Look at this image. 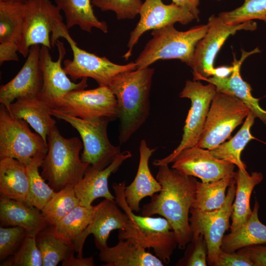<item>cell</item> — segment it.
<instances>
[{"label":"cell","instance_id":"4fadbf2b","mask_svg":"<svg viewBox=\"0 0 266 266\" xmlns=\"http://www.w3.org/2000/svg\"><path fill=\"white\" fill-rule=\"evenodd\" d=\"M61 10L50 0H29L24 3V22L18 52L27 57L30 47L40 45L52 48L50 34L63 22Z\"/></svg>","mask_w":266,"mask_h":266},{"label":"cell","instance_id":"bcb514c9","mask_svg":"<svg viewBox=\"0 0 266 266\" xmlns=\"http://www.w3.org/2000/svg\"><path fill=\"white\" fill-rule=\"evenodd\" d=\"M174 3L184 7L189 10L195 16L199 19L200 11L198 8L199 0H172Z\"/></svg>","mask_w":266,"mask_h":266},{"label":"cell","instance_id":"83f0119b","mask_svg":"<svg viewBox=\"0 0 266 266\" xmlns=\"http://www.w3.org/2000/svg\"><path fill=\"white\" fill-rule=\"evenodd\" d=\"M263 178L261 172L255 171L249 174L247 171L238 169L235 178L236 190L233 205L231 232L243 224L251 216V195L254 187L262 182Z\"/></svg>","mask_w":266,"mask_h":266},{"label":"cell","instance_id":"2e32d148","mask_svg":"<svg viewBox=\"0 0 266 266\" xmlns=\"http://www.w3.org/2000/svg\"><path fill=\"white\" fill-rule=\"evenodd\" d=\"M139 14V20L130 34L128 51L123 56L126 60L131 56L133 46L140 37L146 31L177 22L186 25L196 19L187 9L173 2L166 4L162 0H145L142 3Z\"/></svg>","mask_w":266,"mask_h":266},{"label":"cell","instance_id":"30bf717a","mask_svg":"<svg viewBox=\"0 0 266 266\" xmlns=\"http://www.w3.org/2000/svg\"><path fill=\"white\" fill-rule=\"evenodd\" d=\"M216 93L215 86L211 83L204 85L199 81H186L179 96L189 99L191 106L183 128L182 139L172 153L165 158L155 160L153 162L154 166L168 165L173 162L181 151L198 145Z\"/></svg>","mask_w":266,"mask_h":266},{"label":"cell","instance_id":"836d02e7","mask_svg":"<svg viewBox=\"0 0 266 266\" xmlns=\"http://www.w3.org/2000/svg\"><path fill=\"white\" fill-rule=\"evenodd\" d=\"M24 22V3L0 2V42L18 44Z\"/></svg>","mask_w":266,"mask_h":266},{"label":"cell","instance_id":"277c9868","mask_svg":"<svg viewBox=\"0 0 266 266\" xmlns=\"http://www.w3.org/2000/svg\"><path fill=\"white\" fill-rule=\"evenodd\" d=\"M48 151L40 167L41 174L56 192L74 186L89 166L80 157L82 142L77 137L65 138L55 126L47 136Z\"/></svg>","mask_w":266,"mask_h":266},{"label":"cell","instance_id":"e0dca14e","mask_svg":"<svg viewBox=\"0 0 266 266\" xmlns=\"http://www.w3.org/2000/svg\"><path fill=\"white\" fill-rule=\"evenodd\" d=\"M172 163V168L184 175L198 177L203 183L235 173L234 164L215 158L210 150L197 145L181 151Z\"/></svg>","mask_w":266,"mask_h":266},{"label":"cell","instance_id":"6da1fadb","mask_svg":"<svg viewBox=\"0 0 266 266\" xmlns=\"http://www.w3.org/2000/svg\"><path fill=\"white\" fill-rule=\"evenodd\" d=\"M158 167L156 179L161 190L143 205L141 215L158 214L166 219L175 234L178 248L184 249L192 240L189 215L195 199L197 180L170 169L168 165Z\"/></svg>","mask_w":266,"mask_h":266},{"label":"cell","instance_id":"ee69618b","mask_svg":"<svg viewBox=\"0 0 266 266\" xmlns=\"http://www.w3.org/2000/svg\"><path fill=\"white\" fill-rule=\"evenodd\" d=\"M18 46L16 43L13 42H3L0 44V65L4 62L18 61L17 55Z\"/></svg>","mask_w":266,"mask_h":266},{"label":"cell","instance_id":"60d3db41","mask_svg":"<svg viewBox=\"0 0 266 266\" xmlns=\"http://www.w3.org/2000/svg\"><path fill=\"white\" fill-rule=\"evenodd\" d=\"M192 243L194 244L193 249L186 261L185 266H207V248L203 236L200 234L196 240Z\"/></svg>","mask_w":266,"mask_h":266},{"label":"cell","instance_id":"c3c4849f","mask_svg":"<svg viewBox=\"0 0 266 266\" xmlns=\"http://www.w3.org/2000/svg\"><path fill=\"white\" fill-rule=\"evenodd\" d=\"M29 0H0V2H16L24 3Z\"/></svg>","mask_w":266,"mask_h":266},{"label":"cell","instance_id":"ab89813d","mask_svg":"<svg viewBox=\"0 0 266 266\" xmlns=\"http://www.w3.org/2000/svg\"><path fill=\"white\" fill-rule=\"evenodd\" d=\"M27 235L26 231L19 226L0 227V260L14 255Z\"/></svg>","mask_w":266,"mask_h":266},{"label":"cell","instance_id":"8992f818","mask_svg":"<svg viewBox=\"0 0 266 266\" xmlns=\"http://www.w3.org/2000/svg\"><path fill=\"white\" fill-rule=\"evenodd\" d=\"M65 38L69 44L73 54L72 60L64 61V69L73 81L83 78H92L100 86H107L116 74L136 69L135 62L127 65L116 64L105 57H99L80 48L70 35L68 29L63 22L57 24L51 36L52 47L59 37Z\"/></svg>","mask_w":266,"mask_h":266},{"label":"cell","instance_id":"ba28073f","mask_svg":"<svg viewBox=\"0 0 266 266\" xmlns=\"http://www.w3.org/2000/svg\"><path fill=\"white\" fill-rule=\"evenodd\" d=\"M251 112L235 97L216 91L198 146L211 150L223 143Z\"/></svg>","mask_w":266,"mask_h":266},{"label":"cell","instance_id":"8fae6325","mask_svg":"<svg viewBox=\"0 0 266 266\" xmlns=\"http://www.w3.org/2000/svg\"><path fill=\"white\" fill-rule=\"evenodd\" d=\"M235 190V179L228 188L225 201L221 208L211 211L190 209L191 241H196L200 234L203 236L207 248V262L209 266H218V256L224 233L231 226L230 219L233 212Z\"/></svg>","mask_w":266,"mask_h":266},{"label":"cell","instance_id":"7a4b0ae2","mask_svg":"<svg viewBox=\"0 0 266 266\" xmlns=\"http://www.w3.org/2000/svg\"><path fill=\"white\" fill-rule=\"evenodd\" d=\"M154 72L149 67L120 72L107 86L117 101L120 144L128 141L149 116Z\"/></svg>","mask_w":266,"mask_h":266},{"label":"cell","instance_id":"9a60e30c","mask_svg":"<svg viewBox=\"0 0 266 266\" xmlns=\"http://www.w3.org/2000/svg\"><path fill=\"white\" fill-rule=\"evenodd\" d=\"M58 110L85 120L106 118L113 121L118 117L116 98L106 86L72 91L65 96Z\"/></svg>","mask_w":266,"mask_h":266},{"label":"cell","instance_id":"1f68e13d","mask_svg":"<svg viewBox=\"0 0 266 266\" xmlns=\"http://www.w3.org/2000/svg\"><path fill=\"white\" fill-rule=\"evenodd\" d=\"M236 172L219 180L202 182L197 181L195 200L191 208L211 211L221 208L226 198V191L235 179Z\"/></svg>","mask_w":266,"mask_h":266},{"label":"cell","instance_id":"74e56055","mask_svg":"<svg viewBox=\"0 0 266 266\" xmlns=\"http://www.w3.org/2000/svg\"><path fill=\"white\" fill-rule=\"evenodd\" d=\"M1 266H43L40 251L37 245L36 237L27 235L18 251Z\"/></svg>","mask_w":266,"mask_h":266},{"label":"cell","instance_id":"8d00e7d4","mask_svg":"<svg viewBox=\"0 0 266 266\" xmlns=\"http://www.w3.org/2000/svg\"><path fill=\"white\" fill-rule=\"evenodd\" d=\"M218 16L229 25H237L254 19L266 23V0H244L239 7L221 12Z\"/></svg>","mask_w":266,"mask_h":266},{"label":"cell","instance_id":"52a82bcc","mask_svg":"<svg viewBox=\"0 0 266 266\" xmlns=\"http://www.w3.org/2000/svg\"><path fill=\"white\" fill-rule=\"evenodd\" d=\"M51 114L62 119L75 128L82 139L83 151L81 159L83 163L98 169L110 165L121 152L119 146L113 145L107 132L109 118L85 120L72 116L60 110L51 109Z\"/></svg>","mask_w":266,"mask_h":266},{"label":"cell","instance_id":"4316f807","mask_svg":"<svg viewBox=\"0 0 266 266\" xmlns=\"http://www.w3.org/2000/svg\"><path fill=\"white\" fill-rule=\"evenodd\" d=\"M259 205L257 200L248 219L237 229L223 237L221 249L234 252L243 247L266 243V226L259 219Z\"/></svg>","mask_w":266,"mask_h":266},{"label":"cell","instance_id":"9c48e42d","mask_svg":"<svg viewBox=\"0 0 266 266\" xmlns=\"http://www.w3.org/2000/svg\"><path fill=\"white\" fill-rule=\"evenodd\" d=\"M48 144L30 129L25 120L13 116L3 104L0 106V159L12 158L27 166L32 159L46 155Z\"/></svg>","mask_w":266,"mask_h":266},{"label":"cell","instance_id":"e575fe53","mask_svg":"<svg viewBox=\"0 0 266 266\" xmlns=\"http://www.w3.org/2000/svg\"><path fill=\"white\" fill-rule=\"evenodd\" d=\"M36 242L42 256L43 266H56L67 259L75 251L73 244L60 240L47 229L36 235Z\"/></svg>","mask_w":266,"mask_h":266},{"label":"cell","instance_id":"ffe728a7","mask_svg":"<svg viewBox=\"0 0 266 266\" xmlns=\"http://www.w3.org/2000/svg\"><path fill=\"white\" fill-rule=\"evenodd\" d=\"M132 156L131 152L126 150L121 152L103 169H98L89 165L83 178L74 186L80 204L91 207L92 202L100 198L115 200V197L109 190V177L118 170L124 161Z\"/></svg>","mask_w":266,"mask_h":266},{"label":"cell","instance_id":"5bb4252c","mask_svg":"<svg viewBox=\"0 0 266 266\" xmlns=\"http://www.w3.org/2000/svg\"><path fill=\"white\" fill-rule=\"evenodd\" d=\"M55 45L59 53L58 58L56 61L52 60L50 49L46 46H41L39 60L43 84L37 97L51 109L58 110L68 93L87 87L88 78H83L78 83L72 82L69 79L62 66V62L66 54L64 43L58 39Z\"/></svg>","mask_w":266,"mask_h":266},{"label":"cell","instance_id":"7bdbcfd3","mask_svg":"<svg viewBox=\"0 0 266 266\" xmlns=\"http://www.w3.org/2000/svg\"><path fill=\"white\" fill-rule=\"evenodd\" d=\"M218 266H253L246 256L237 252H226L221 249L218 256Z\"/></svg>","mask_w":266,"mask_h":266},{"label":"cell","instance_id":"681fc988","mask_svg":"<svg viewBox=\"0 0 266 266\" xmlns=\"http://www.w3.org/2000/svg\"></svg>","mask_w":266,"mask_h":266},{"label":"cell","instance_id":"4dcf8cb0","mask_svg":"<svg viewBox=\"0 0 266 266\" xmlns=\"http://www.w3.org/2000/svg\"><path fill=\"white\" fill-rule=\"evenodd\" d=\"M255 118V115L250 112L236 134L228 141L223 142L210 150L211 155L217 159L234 164L238 169L246 171V165L241 159V153L250 140L256 139L250 132Z\"/></svg>","mask_w":266,"mask_h":266},{"label":"cell","instance_id":"ac0fdd59","mask_svg":"<svg viewBox=\"0 0 266 266\" xmlns=\"http://www.w3.org/2000/svg\"><path fill=\"white\" fill-rule=\"evenodd\" d=\"M119 207L115 200L105 199L95 205L89 225L73 243L77 257H83V247L89 234H93L96 246L99 249L107 245V240L112 231L125 229L128 217Z\"/></svg>","mask_w":266,"mask_h":266},{"label":"cell","instance_id":"f35d334b","mask_svg":"<svg viewBox=\"0 0 266 266\" xmlns=\"http://www.w3.org/2000/svg\"><path fill=\"white\" fill-rule=\"evenodd\" d=\"M141 0H93V5L103 11H112L119 20L133 19L139 14Z\"/></svg>","mask_w":266,"mask_h":266},{"label":"cell","instance_id":"5b68a950","mask_svg":"<svg viewBox=\"0 0 266 266\" xmlns=\"http://www.w3.org/2000/svg\"><path fill=\"white\" fill-rule=\"evenodd\" d=\"M207 29L205 24L183 32L171 25L153 30V37L134 62L136 69L147 67L161 59H178L191 66L196 45Z\"/></svg>","mask_w":266,"mask_h":266},{"label":"cell","instance_id":"f546056e","mask_svg":"<svg viewBox=\"0 0 266 266\" xmlns=\"http://www.w3.org/2000/svg\"><path fill=\"white\" fill-rule=\"evenodd\" d=\"M95 205L86 207L79 205L48 231L60 240L73 244L89 225Z\"/></svg>","mask_w":266,"mask_h":266},{"label":"cell","instance_id":"7402d4cb","mask_svg":"<svg viewBox=\"0 0 266 266\" xmlns=\"http://www.w3.org/2000/svg\"><path fill=\"white\" fill-rule=\"evenodd\" d=\"M139 160L136 175L133 182L125 187L124 196L126 202L133 211L140 210L141 200L147 197L151 198L161 190V186L152 174L149 166L150 158L155 148H150L145 140L140 141Z\"/></svg>","mask_w":266,"mask_h":266},{"label":"cell","instance_id":"7dc6e473","mask_svg":"<svg viewBox=\"0 0 266 266\" xmlns=\"http://www.w3.org/2000/svg\"><path fill=\"white\" fill-rule=\"evenodd\" d=\"M233 70V66H222L215 68V73L214 76L220 77H225L231 75Z\"/></svg>","mask_w":266,"mask_h":266},{"label":"cell","instance_id":"d6986e66","mask_svg":"<svg viewBox=\"0 0 266 266\" xmlns=\"http://www.w3.org/2000/svg\"><path fill=\"white\" fill-rule=\"evenodd\" d=\"M40 45L32 46L27 59L17 75L0 88V102L7 108L19 98L37 97L43 84L40 64Z\"/></svg>","mask_w":266,"mask_h":266},{"label":"cell","instance_id":"44dd1931","mask_svg":"<svg viewBox=\"0 0 266 266\" xmlns=\"http://www.w3.org/2000/svg\"><path fill=\"white\" fill-rule=\"evenodd\" d=\"M260 52L256 48L253 51H243L240 60L234 58L233 63V70L230 75L225 77L212 76L204 79L205 81L214 85L216 91L233 96L242 101L255 115L266 125V110L260 106L259 101L260 99L254 98L252 94V88L243 80L240 75V66L242 62L249 56Z\"/></svg>","mask_w":266,"mask_h":266},{"label":"cell","instance_id":"cb8c5ba5","mask_svg":"<svg viewBox=\"0 0 266 266\" xmlns=\"http://www.w3.org/2000/svg\"><path fill=\"white\" fill-rule=\"evenodd\" d=\"M99 258L105 266H163L156 256L146 251L138 244L128 239H119L112 247L98 249Z\"/></svg>","mask_w":266,"mask_h":266},{"label":"cell","instance_id":"7c38bea8","mask_svg":"<svg viewBox=\"0 0 266 266\" xmlns=\"http://www.w3.org/2000/svg\"><path fill=\"white\" fill-rule=\"evenodd\" d=\"M207 31L196 45L192 63L193 80H204L215 73V58L220 48L231 35L240 30L254 31L257 23L247 21L237 25H229L218 15L208 19Z\"/></svg>","mask_w":266,"mask_h":266},{"label":"cell","instance_id":"3957f363","mask_svg":"<svg viewBox=\"0 0 266 266\" xmlns=\"http://www.w3.org/2000/svg\"><path fill=\"white\" fill-rule=\"evenodd\" d=\"M125 181L114 183L115 201L127 215L125 229L119 230V239L130 240L144 249L152 248L163 263L168 264L171 256L178 246L175 234L168 221L164 217L137 215L128 206L124 194Z\"/></svg>","mask_w":266,"mask_h":266},{"label":"cell","instance_id":"d4e9b609","mask_svg":"<svg viewBox=\"0 0 266 266\" xmlns=\"http://www.w3.org/2000/svg\"><path fill=\"white\" fill-rule=\"evenodd\" d=\"M7 109L14 117L26 121L47 143V136L56 122L45 102L37 97L19 98Z\"/></svg>","mask_w":266,"mask_h":266},{"label":"cell","instance_id":"f1b7e54d","mask_svg":"<svg viewBox=\"0 0 266 266\" xmlns=\"http://www.w3.org/2000/svg\"><path fill=\"white\" fill-rule=\"evenodd\" d=\"M55 2L64 13L68 29L76 25L89 33L93 28L107 32L106 22L100 21L95 16L91 0H55Z\"/></svg>","mask_w":266,"mask_h":266},{"label":"cell","instance_id":"d590c367","mask_svg":"<svg viewBox=\"0 0 266 266\" xmlns=\"http://www.w3.org/2000/svg\"><path fill=\"white\" fill-rule=\"evenodd\" d=\"M79 205L74 186H68L56 192L41 211L48 226L51 227Z\"/></svg>","mask_w":266,"mask_h":266},{"label":"cell","instance_id":"603a6c76","mask_svg":"<svg viewBox=\"0 0 266 266\" xmlns=\"http://www.w3.org/2000/svg\"><path fill=\"white\" fill-rule=\"evenodd\" d=\"M0 222L2 226H19L36 237L48 226L41 211L28 204L0 197Z\"/></svg>","mask_w":266,"mask_h":266},{"label":"cell","instance_id":"b9f144b4","mask_svg":"<svg viewBox=\"0 0 266 266\" xmlns=\"http://www.w3.org/2000/svg\"><path fill=\"white\" fill-rule=\"evenodd\" d=\"M236 252L248 258L253 266H266V243L246 246Z\"/></svg>","mask_w":266,"mask_h":266},{"label":"cell","instance_id":"f6af8a7d","mask_svg":"<svg viewBox=\"0 0 266 266\" xmlns=\"http://www.w3.org/2000/svg\"><path fill=\"white\" fill-rule=\"evenodd\" d=\"M95 265L93 258L75 257L72 254L67 259L62 262L63 266H93Z\"/></svg>","mask_w":266,"mask_h":266},{"label":"cell","instance_id":"484cf974","mask_svg":"<svg viewBox=\"0 0 266 266\" xmlns=\"http://www.w3.org/2000/svg\"><path fill=\"white\" fill-rule=\"evenodd\" d=\"M0 193L1 197L29 204V181L24 164L12 158L0 159Z\"/></svg>","mask_w":266,"mask_h":266},{"label":"cell","instance_id":"d6a6232c","mask_svg":"<svg viewBox=\"0 0 266 266\" xmlns=\"http://www.w3.org/2000/svg\"><path fill=\"white\" fill-rule=\"evenodd\" d=\"M46 155L32 159L26 166L29 181V204L41 210L56 193L39 172Z\"/></svg>","mask_w":266,"mask_h":266}]
</instances>
